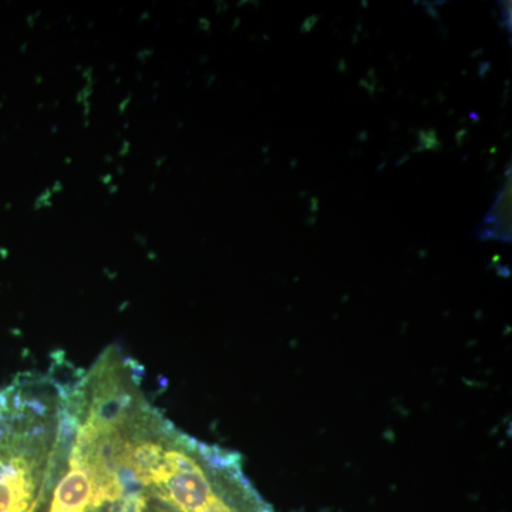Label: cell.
Returning <instances> with one entry per match:
<instances>
[{
    "instance_id": "obj_1",
    "label": "cell",
    "mask_w": 512,
    "mask_h": 512,
    "mask_svg": "<svg viewBox=\"0 0 512 512\" xmlns=\"http://www.w3.org/2000/svg\"><path fill=\"white\" fill-rule=\"evenodd\" d=\"M59 412L42 394L0 390V512H33L59 436Z\"/></svg>"
},
{
    "instance_id": "obj_2",
    "label": "cell",
    "mask_w": 512,
    "mask_h": 512,
    "mask_svg": "<svg viewBox=\"0 0 512 512\" xmlns=\"http://www.w3.org/2000/svg\"><path fill=\"white\" fill-rule=\"evenodd\" d=\"M123 481L127 488L123 512H178L171 508L170 505L163 503V501L151 497L150 494L136 487V485L128 483L124 478Z\"/></svg>"
}]
</instances>
